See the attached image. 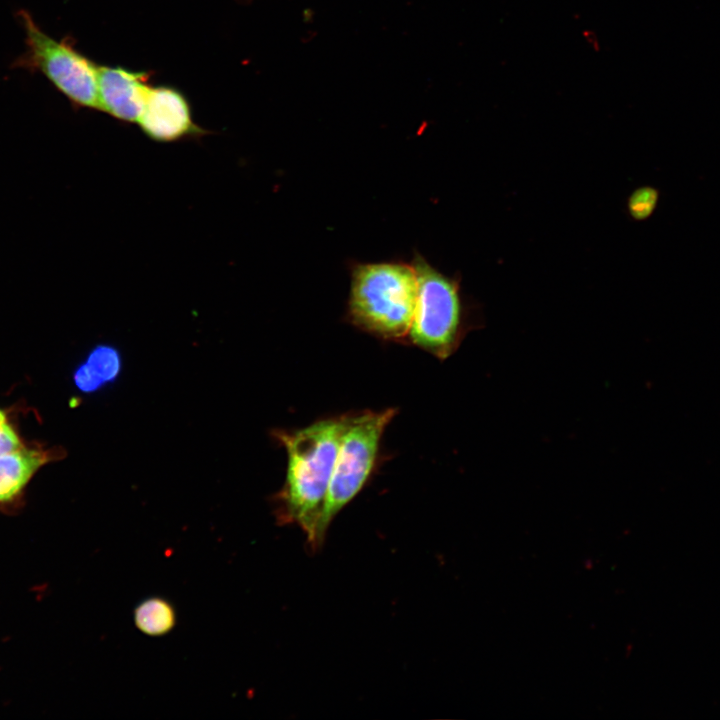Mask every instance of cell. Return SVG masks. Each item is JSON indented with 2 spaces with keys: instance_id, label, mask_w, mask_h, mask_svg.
<instances>
[{
  "instance_id": "obj_4",
  "label": "cell",
  "mask_w": 720,
  "mask_h": 720,
  "mask_svg": "<svg viewBox=\"0 0 720 720\" xmlns=\"http://www.w3.org/2000/svg\"><path fill=\"white\" fill-rule=\"evenodd\" d=\"M396 414L395 408L351 414L341 439L317 527L319 548L335 516L368 481L376 464L382 435Z\"/></svg>"
},
{
  "instance_id": "obj_8",
  "label": "cell",
  "mask_w": 720,
  "mask_h": 720,
  "mask_svg": "<svg viewBox=\"0 0 720 720\" xmlns=\"http://www.w3.org/2000/svg\"><path fill=\"white\" fill-rule=\"evenodd\" d=\"M60 449L25 448L0 455V503L17 496L44 465L62 458Z\"/></svg>"
},
{
  "instance_id": "obj_7",
  "label": "cell",
  "mask_w": 720,
  "mask_h": 720,
  "mask_svg": "<svg viewBox=\"0 0 720 720\" xmlns=\"http://www.w3.org/2000/svg\"><path fill=\"white\" fill-rule=\"evenodd\" d=\"M147 75L121 67L98 66L99 110L117 120L137 123L145 107Z\"/></svg>"
},
{
  "instance_id": "obj_6",
  "label": "cell",
  "mask_w": 720,
  "mask_h": 720,
  "mask_svg": "<svg viewBox=\"0 0 720 720\" xmlns=\"http://www.w3.org/2000/svg\"><path fill=\"white\" fill-rule=\"evenodd\" d=\"M137 123L146 137L159 143L200 138L208 134L194 122L186 98L169 87H149L145 107Z\"/></svg>"
},
{
  "instance_id": "obj_14",
  "label": "cell",
  "mask_w": 720,
  "mask_h": 720,
  "mask_svg": "<svg viewBox=\"0 0 720 720\" xmlns=\"http://www.w3.org/2000/svg\"><path fill=\"white\" fill-rule=\"evenodd\" d=\"M7 422L6 414L0 409V425Z\"/></svg>"
},
{
  "instance_id": "obj_3",
  "label": "cell",
  "mask_w": 720,
  "mask_h": 720,
  "mask_svg": "<svg viewBox=\"0 0 720 720\" xmlns=\"http://www.w3.org/2000/svg\"><path fill=\"white\" fill-rule=\"evenodd\" d=\"M418 278V296L408 341L446 360L467 334L483 326L478 306L465 297L458 274L448 276L415 252L411 260Z\"/></svg>"
},
{
  "instance_id": "obj_9",
  "label": "cell",
  "mask_w": 720,
  "mask_h": 720,
  "mask_svg": "<svg viewBox=\"0 0 720 720\" xmlns=\"http://www.w3.org/2000/svg\"><path fill=\"white\" fill-rule=\"evenodd\" d=\"M136 628L150 637H161L170 633L177 624V613L173 604L161 596H150L141 600L133 610Z\"/></svg>"
},
{
  "instance_id": "obj_2",
  "label": "cell",
  "mask_w": 720,
  "mask_h": 720,
  "mask_svg": "<svg viewBox=\"0 0 720 720\" xmlns=\"http://www.w3.org/2000/svg\"><path fill=\"white\" fill-rule=\"evenodd\" d=\"M346 318L358 329L388 341H408L418 296L413 262L351 261Z\"/></svg>"
},
{
  "instance_id": "obj_10",
  "label": "cell",
  "mask_w": 720,
  "mask_h": 720,
  "mask_svg": "<svg viewBox=\"0 0 720 720\" xmlns=\"http://www.w3.org/2000/svg\"><path fill=\"white\" fill-rule=\"evenodd\" d=\"M85 362L92 367L105 384L114 382L121 372L120 352L108 344L95 346L89 352Z\"/></svg>"
},
{
  "instance_id": "obj_5",
  "label": "cell",
  "mask_w": 720,
  "mask_h": 720,
  "mask_svg": "<svg viewBox=\"0 0 720 720\" xmlns=\"http://www.w3.org/2000/svg\"><path fill=\"white\" fill-rule=\"evenodd\" d=\"M28 42L42 71L73 102L98 109V66L39 30L24 16Z\"/></svg>"
},
{
  "instance_id": "obj_11",
  "label": "cell",
  "mask_w": 720,
  "mask_h": 720,
  "mask_svg": "<svg viewBox=\"0 0 720 720\" xmlns=\"http://www.w3.org/2000/svg\"><path fill=\"white\" fill-rule=\"evenodd\" d=\"M659 200V191L652 186L635 189L627 201L629 215L636 221L648 219L655 211Z\"/></svg>"
},
{
  "instance_id": "obj_12",
  "label": "cell",
  "mask_w": 720,
  "mask_h": 720,
  "mask_svg": "<svg viewBox=\"0 0 720 720\" xmlns=\"http://www.w3.org/2000/svg\"><path fill=\"white\" fill-rule=\"evenodd\" d=\"M73 381L76 387L83 393L96 392L105 385V382L87 362L80 364L76 368L73 374Z\"/></svg>"
},
{
  "instance_id": "obj_13",
  "label": "cell",
  "mask_w": 720,
  "mask_h": 720,
  "mask_svg": "<svg viewBox=\"0 0 720 720\" xmlns=\"http://www.w3.org/2000/svg\"><path fill=\"white\" fill-rule=\"evenodd\" d=\"M23 447L14 428L8 423L0 425V455Z\"/></svg>"
},
{
  "instance_id": "obj_1",
  "label": "cell",
  "mask_w": 720,
  "mask_h": 720,
  "mask_svg": "<svg viewBox=\"0 0 720 720\" xmlns=\"http://www.w3.org/2000/svg\"><path fill=\"white\" fill-rule=\"evenodd\" d=\"M351 414L319 419L295 430H273L286 451L282 488L272 497L279 525H297L312 551L319 549L317 527L343 433Z\"/></svg>"
}]
</instances>
